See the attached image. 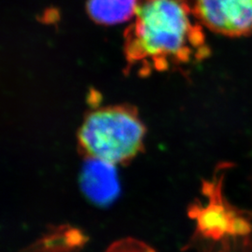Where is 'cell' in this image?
Returning a JSON list of instances; mask_svg holds the SVG:
<instances>
[{
	"label": "cell",
	"instance_id": "cell-4",
	"mask_svg": "<svg viewBox=\"0 0 252 252\" xmlns=\"http://www.w3.org/2000/svg\"><path fill=\"white\" fill-rule=\"evenodd\" d=\"M199 25L229 37L252 34V0H182Z\"/></svg>",
	"mask_w": 252,
	"mask_h": 252
},
{
	"label": "cell",
	"instance_id": "cell-1",
	"mask_svg": "<svg viewBox=\"0 0 252 252\" xmlns=\"http://www.w3.org/2000/svg\"><path fill=\"white\" fill-rule=\"evenodd\" d=\"M182 0H137L135 22L126 31L127 68L140 75L200 62L209 49Z\"/></svg>",
	"mask_w": 252,
	"mask_h": 252
},
{
	"label": "cell",
	"instance_id": "cell-5",
	"mask_svg": "<svg viewBox=\"0 0 252 252\" xmlns=\"http://www.w3.org/2000/svg\"><path fill=\"white\" fill-rule=\"evenodd\" d=\"M94 165L87 166L82 176V189L86 196L98 206L105 207L117 197L119 184L113 165L93 160Z\"/></svg>",
	"mask_w": 252,
	"mask_h": 252
},
{
	"label": "cell",
	"instance_id": "cell-7",
	"mask_svg": "<svg viewBox=\"0 0 252 252\" xmlns=\"http://www.w3.org/2000/svg\"><path fill=\"white\" fill-rule=\"evenodd\" d=\"M137 0H88L87 11L99 25H118L135 17Z\"/></svg>",
	"mask_w": 252,
	"mask_h": 252
},
{
	"label": "cell",
	"instance_id": "cell-2",
	"mask_svg": "<svg viewBox=\"0 0 252 252\" xmlns=\"http://www.w3.org/2000/svg\"><path fill=\"white\" fill-rule=\"evenodd\" d=\"M146 128L135 108L110 106L90 112L78 133L82 154L110 165L124 164L140 153Z\"/></svg>",
	"mask_w": 252,
	"mask_h": 252
},
{
	"label": "cell",
	"instance_id": "cell-3",
	"mask_svg": "<svg viewBox=\"0 0 252 252\" xmlns=\"http://www.w3.org/2000/svg\"><path fill=\"white\" fill-rule=\"evenodd\" d=\"M227 167H219L212 180L203 182L202 193L207 202L189 208V216L196 223L190 244L202 252H235L238 244L248 249L252 245V219L229 204L222 192Z\"/></svg>",
	"mask_w": 252,
	"mask_h": 252
},
{
	"label": "cell",
	"instance_id": "cell-8",
	"mask_svg": "<svg viewBox=\"0 0 252 252\" xmlns=\"http://www.w3.org/2000/svg\"><path fill=\"white\" fill-rule=\"evenodd\" d=\"M107 252H155L146 244L127 238L113 244Z\"/></svg>",
	"mask_w": 252,
	"mask_h": 252
},
{
	"label": "cell",
	"instance_id": "cell-6",
	"mask_svg": "<svg viewBox=\"0 0 252 252\" xmlns=\"http://www.w3.org/2000/svg\"><path fill=\"white\" fill-rule=\"evenodd\" d=\"M87 238L80 230L70 226L54 228L25 252H78Z\"/></svg>",
	"mask_w": 252,
	"mask_h": 252
}]
</instances>
